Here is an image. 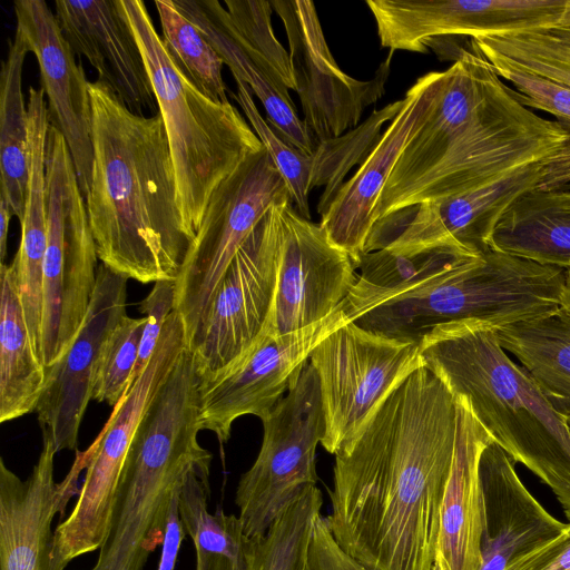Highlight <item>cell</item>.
Wrapping results in <instances>:
<instances>
[{
  "label": "cell",
  "mask_w": 570,
  "mask_h": 570,
  "mask_svg": "<svg viewBox=\"0 0 570 570\" xmlns=\"http://www.w3.org/2000/svg\"><path fill=\"white\" fill-rule=\"evenodd\" d=\"M456 435L453 394L415 370L335 454L325 519L337 544L368 570H433Z\"/></svg>",
  "instance_id": "obj_1"
},
{
  "label": "cell",
  "mask_w": 570,
  "mask_h": 570,
  "mask_svg": "<svg viewBox=\"0 0 570 570\" xmlns=\"http://www.w3.org/2000/svg\"><path fill=\"white\" fill-rule=\"evenodd\" d=\"M570 153V128L522 105L480 55L461 49L414 125L374 224L422 203L478 189L525 165Z\"/></svg>",
  "instance_id": "obj_2"
},
{
  "label": "cell",
  "mask_w": 570,
  "mask_h": 570,
  "mask_svg": "<svg viewBox=\"0 0 570 570\" xmlns=\"http://www.w3.org/2000/svg\"><path fill=\"white\" fill-rule=\"evenodd\" d=\"M92 167L86 207L101 264L148 284L176 279L193 239L177 202L164 121L131 111L104 82H89Z\"/></svg>",
  "instance_id": "obj_3"
},
{
  "label": "cell",
  "mask_w": 570,
  "mask_h": 570,
  "mask_svg": "<svg viewBox=\"0 0 570 570\" xmlns=\"http://www.w3.org/2000/svg\"><path fill=\"white\" fill-rule=\"evenodd\" d=\"M424 366L463 399L493 441L550 488L570 522V426L479 321L440 325L420 342Z\"/></svg>",
  "instance_id": "obj_4"
},
{
  "label": "cell",
  "mask_w": 570,
  "mask_h": 570,
  "mask_svg": "<svg viewBox=\"0 0 570 570\" xmlns=\"http://www.w3.org/2000/svg\"><path fill=\"white\" fill-rule=\"evenodd\" d=\"M140 48L164 121L187 235L195 239L218 186L262 141L230 102L200 91L174 65L140 0H120Z\"/></svg>",
  "instance_id": "obj_5"
},
{
  "label": "cell",
  "mask_w": 570,
  "mask_h": 570,
  "mask_svg": "<svg viewBox=\"0 0 570 570\" xmlns=\"http://www.w3.org/2000/svg\"><path fill=\"white\" fill-rule=\"evenodd\" d=\"M198 404L163 389L149 403L120 474L108 535L89 570H144L163 544L174 497L194 470L210 471L212 454L197 439Z\"/></svg>",
  "instance_id": "obj_6"
},
{
  "label": "cell",
  "mask_w": 570,
  "mask_h": 570,
  "mask_svg": "<svg viewBox=\"0 0 570 570\" xmlns=\"http://www.w3.org/2000/svg\"><path fill=\"white\" fill-rule=\"evenodd\" d=\"M563 285V268L492 248L353 322L373 334L420 344L440 325L479 321L498 330L557 312Z\"/></svg>",
  "instance_id": "obj_7"
},
{
  "label": "cell",
  "mask_w": 570,
  "mask_h": 570,
  "mask_svg": "<svg viewBox=\"0 0 570 570\" xmlns=\"http://www.w3.org/2000/svg\"><path fill=\"white\" fill-rule=\"evenodd\" d=\"M46 179L41 362L48 368L68 352L82 326L99 259L70 150L62 134L51 125Z\"/></svg>",
  "instance_id": "obj_8"
},
{
  "label": "cell",
  "mask_w": 570,
  "mask_h": 570,
  "mask_svg": "<svg viewBox=\"0 0 570 570\" xmlns=\"http://www.w3.org/2000/svg\"><path fill=\"white\" fill-rule=\"evenodd\" d=\"M188 347L183 317L174 311L145 371L134 381L89 446L90 456L71 513L53 531V563L100 549L108 535L122 466L137 428L155 394Z\"/></svg>",
  "instance_id": "obj_9"
},
{
  "label": "cell",
  "mask_w": 570,
  "mask_h": 570,
  "mask_svg": "<svg viewBox=\"0 0 570 570\" xmlns=\"http://www.w3.org/2000/svg\"><path fill=\"white\" fill-rule=\"evenodd\" d=\"M263 442L240 476L235 503L245 533L263 537L307 485H316V446L325 434L320 382L306 362L286 394L261 420Z\"/></svg>",
  "instance_id": "obj_10"
},
{
  "label": "cell",
  "mask_w": 570,
  "mask_h": 570,
  "mask_svg": "<svg viewBox=\"0 0 570 570\" xmlns=\"http://www.w3.org/2000/svg\"><path fill=\"white\" fill-rule=\"evenodd\" d=\"M287 198L288 189L265 148L247 157L212 195L176 278L175 311L184 320L187 341L240 246L267 210Z\"/></svg>",
  "instance_id": "obj_11"
},
{
  "label": "cell",
  "mask_w": 570,
  "mask_h": 570,
  "mask_svg": "<svg viewBox=\"0 0 570 570\" xmlns=\"http://www.w3.org/2000/svg\"><path fill=\"white\" fill-rule=\"evenodd\" d=\"M308 362L320 382L325 420L321 444L334 455L396 386L424 366L420 344L373 334L354 322L326 336Z\"/></svg>",
  "instance_id": "obj_12"
},
{
  "label": "cell",
  "mask_w": 570,
  "mask_h": 570,
  "mask_svg": "<svg viewBox=\"0 0 570 570\" xmlns=\"http://www.w3.org/2000/svg\"><path fill=\"white\" fill-rule=\"evenodd\" d=\"M277 265V232L269 208L230 262L188 340L200 380L249 353L265 335L274 334Z\"/></svg>",
  "instance_id": "obj_13"
},
{
  "label": "cell",
  "mask_w": 570,
  "mask_h": 570,
  "mask_svg": "<svg viewBox=\"0 0 570 570\" xmlns=\"http://www.w3.org/2000/svg\"><path fill=\"white\" fill-rule=\"evenodd\" d=\"M289 46L303 121L314 142L336 138L360 125L365 109L385 94L394 52L368 80L346 75L334 59L309 0H273Z\"/></svg>",
  "instance_id": "obj_14"
},
{
  "label": "cell",
  "mask_w": 570,
  "mask_h": 570,
  "mask_svg": "<svg viewBox=\"0 0 570 570\" xmlns=\"http://www.w3.org/2000/svg\"><path fill=\"white\" fill-rule=\"evenodd\" d=\"M556 188H570V153L517 168L478 189L406 208L385 248L454 246L481 255L493 248L497 224L514 202L535 189Z\"/></svg>",
  "instance_id": "obj_15"
},
{
  "label": "cell",
  "mask_w": 570,
  "mask_h": 570,
  "mask_svg": "<svg viewBox=\"0 0 570 570\" xmlns=\"http://www.w3.org/2000/svg\"><path fill=\"white\" fill-rule=\"evenodd\" d=\"M343 305L304 330L265 335L249 353L200 380L199 430L212 431L225 443L238 417L255 415L263 420L286 394L313 350L352 322Z\"/></svg>",
  "instance_id": "obj_16"
},
{
  "label": "cell",
  "mask_w": 570,
  "mask_h": 570,
  "mask_svg": "<svg viewBox=\"0 0 570 570\" xmlns=\"http://www.w3.org/2000/svg\"><path fill=\"white\" fill-rule=\"evenodd\" d=\"M278 242L275 335L304 330L336 312L357 281L351 257L335 246L321 224L298 214L291 198L275 203Z\"/></svg>",
  "instance_id": "obj_17"
},
{
  "label": "cell",
  "mask_w": 570,
  "mask_h": 570,
  "mask_svg": "<svg viewBox=\"0 0 570 570\" xmlns=\"http://www.w3.org/2000/svg\"><path fill=\"white\" fill-rule=\"evenodd\" d=\"M128 278L99 264L96 287L82 326L68 352L46 368L36 413L42 438L55 451L76 450L80 423L92 399V376L100 346L126 314Z\"/></svg>",
  "instance_id": "obj_18"
},
{
  "label": "cell",
  "mask_w": 570,
  "mask_h": 570,
  "mask_svg": "<svg viewBox=\"0 0 570 570\" xmlns=\"http://www.w3.org/2000/svg\"><path fill=\"white\" fill-rule=\"evenodd\" d=\"M13 7L16 30L38 61L49 122L66 139L86 199L94 158L89 81L46 1L16 0Z\"/></svg>",
  "instance_id": "obj_19"
},
{
  "label": "cell",
  "mask_w": 570,
  "mask_h": 570,
  "mask_svg": "<svg viewBox=\"0 0 570 570\" xmlns=\"http://www.w3.org/2000/svg\"><path fill=\"white\" fill-rule=\"evenodd\" d=\"M52 443L43 439L42 450L27 480H21L0 459V569L58 570L53 563L52 521L63 515L89 454L77 451L62 482L55 481Z\"/></svg>",
  "instance_id": "obj_20"
},
{
  "label": "cell",
  "mask_w": 570,
  "mask_h": 570,
  "mask_svg": "<svg viewBox=\"0 0 570 570\" xmlns=\"http://www.w3.org/2000/svg\"><path fill=\"white\" fill-rule=\"evenodd\" d=\"M55 14L75 56L135 114L158 112L140 48L120 0H57Z\"/></svg>",
  "instance_id": "obj_21"
},
{
  "label": "cell",
  "mask_w": 570,
  "mask_h": 570,
  "mask_svg": "<svg viewBox=\"0 0 570 570\" xmlns=\"http://www.w3.org/2000/svg\"><path fill=\"white\" fill-rule=\"evenodd\" d=\"M441 79L442 71H430L416 79L379 144L342 185L321 216L320 224L328 239L351 257L355 267L374 225L373 215L381 193L414 125L433 100Z\"/></svg>",
  "instance_id": "obj_22"
},
{
  "label": "cell",
  "mask_w": 570,
  "mask_h": 570,
  "mask_svg": "<svg viewBox=\"0 0 570 570\" xmlns=\"http://www.w3.org/2000/svg\"><path fill=\"white\" fill-rule=\"evenodd\" d=\"M485 527L479 570H505L519 557L562 533L568 523L552 514L519 478L513 460L493 441L480 459Z\"/></svg>",
  "instance_id": "obj_23"
},
{
  "label": "cell",
  "mask_w": 570,
  "mask_h": 570,
  "mask_svg": "<svg viewBox=\"0 0 570 570\" xmlns=\"http://www.w3.org/2000/svg\"><path fill=\"white\" fill-rule=\"evenodd\" d=\"M458 435L440 515L433 570H479L485 527L480 459L492 436L468 403L454 396Z\"/></svg>",
  "instance_id": "obj_24"
},
{
  "label": "cell",
  "mask_w": 570,
  "mask_h": 570,
  "mask_svg": "<svg viewBox=\"0 0 570 570\" xmlns=\"http://www.w3.org/2000/svg\"><path fill=\"white\" fill-rule=\"evenodd\" d=\"M174 7L194 22L217 51L235 80L246 83L262 102L268 125L286 142L313 155L317 145L297 116L288 89L272 73L265 61L240 42L226 8L218 0H171Z\"/></svg>",
  "instance_id": "obj_25"
},
{
  "label": "cell",
  "mask_w": 570,
  "mask_h": 570,
  "mask_svg": "<svg viewBox=\"0 0 570 570\" xmlns=\"http://www.w3.org/2000/svg\"><path fill=\"white\" fill-rule=\"evenodd\" d=\"M478 255L454 246H435L412 252L383 248L363 253L361 271L344 301V312L353 320L392 298L426 287L449 271Z\"/></svg>",
  "instance_id": "obj_26"
},
{
  "label": "cell",
  "mask_w": 570,
  "mask_h": 570,
  "mask_svg": "<svg viewBox=\"0 0 570 570\" xmlns=\"http://www.w3.org/2000/svg\"><path fill=\"white\" fill-rule=\"evenodd\" d=\"M493 248L570 268V188L535 189L521 196L497 224Z\"/></svg>",
  "instance_id": "obj_27"
},
{
  "label": "cell",
  "mask_w": 570,
  "mask_h": 570,
  "mask_svg": "<svg viewBox=\"0 0 570 570\" xmlns=\"http://www.w3.org/2000/svg\"><path fill=\"white\" fill-rule=\"evenodd\" d=\"M0 422L36 411L46 382L24 320L16 268L0 265Z\"/></svg>",
  "instance_id": "obj_28"
},
{
  "label": "cell",
  "mask_w": 570,
  "mask_h": 570,
  "mask_svg": "<svg viewBox=\"0 0 570 570\" xmlns=\"http://www.w3.org/2000/svg\"><path fill=\"white\" fill-rule=\"evenodd\" d=\"M209 471L194 470L179 495V514L196 552V570H254L255 539L240 519L208 510Z\"/></svg>",
  "instance_id": "obj_29"
},
{
  "label": "cell",
  "mask_w": 570,
  "mask_h": 570,
  "mask_svg": "<svg viewBox=\"0 0 570 570\" xmlns=\"http://www.w3.org/2000/svg\"><path fill=\"white\" fill-rule=\"evenodd\" d=\"M501 346L515 356L549 401L570 414V320L559 312L497 330Z\"/></svg>",
  "instance_id": "obj_30"
},
{
  "label": "cell",
  "mask_w": 570,
  "mask_h": 570,
  "mask_svg": "<svg viewBox=\"0 0 570 570\" xmlns=\"http://www.w3.org/2000/svg\"><path fill=\"white\" fill-rule=\"evenodd\" d=\"M28 52L16 30L0 73V197L19 222L24 215L29 180V115L22 94Z\"/></svg>",
  "instance_id": "obj_31"
},
{
  "label": "cell",
  "mask_w": 570,
  "mask_h": 570,
  "mask_svg": "<svg viewBox=\"0 0 570 570\" xmlns=\"http://www.w3.org/2000/svg\"><path fill=\"white\" fill-rule=\"evenodd\" d=\"M322 505L321 490L305 487L267 532L255 539L254 570H314L309 551Z\"/></svg>",
  "instance_id": "obj_32"
},
{
  "label": "cell",
  "mask_w": 570,
  "mask_h": 570,
  "mask_svg": "<svg viewBox=\"0 0 570 570\" xmlns=\"http://www.w3.org/2000/svg\"><path fill=\"white\" fill-rule=\"evenodd\" d=\"M163 43L174 65L200 91L217 102H229L223 79L224 61L197 26L171 0L155 1Z\"/></svg>",
  "instance_id": "obj_33"
},
{
  "label": "cell",
  "mask_w": 570,
  "mask_h": 570,
  "mask_svg": "<svg viewBox=\"0 0 570 570\" xmlns=\"http://www.w3.org/2000/svg\"><path fill=\"white\" fill-rule=\"evenodd\" d=\"M404 100H396L372 114L357 127L347 132L320 142L313 154L314 175L313 188L324 187L317 210L322 216L333 198L345 183L348 171L362 164L382 138L381 130L385 122L393 120Z\"/></svg>",
  "instance_id": "obj_34"
},
{
  "label": "cell",
  "mask_w": 570,
  "mask_h": 570,
  "mask_svg": "<svg viewBox=\"0 0 570 570\" xmlns=\"http://www.w3.org/2000/svg\"><path fill=\"white\" fill-rule=\"evenodd\" d=\"M470 45L500 53L523 70L570 87V47L547 28L483 35Z\"/></svg>",
  "instance_id": "obj_35"
},
{
  "label": "cell",
  "mask_w": 570,
  "mask_h": 570,
  "mask_svg": "<svg viewBox=\"0 0 570 570\" xmlns=\"http://www.w3.org/2000/svg\"><path fill=\"white\" fill-rule=\"evenodd\" d=\"M235 81L237 91L232 92V97L243 109L250 127L269 154L284 179L296 210L301 216L311 219L308 198L313 189L314 156L302 153L284 141L261 115L249 87L240 80Z\"/></svg>",
  "instance_id": "obj_36"
},
{
  "label": "cell",
  "mask_w": 570,
  "mask_h": 570,
  "mask_svg": "<svg viewBox=\"0 0 570 570\" xmlns=\"http://www.w3.org/2000/svg\"><path fill=\"white\" fill-rule=\"evenodd\" d=\"M146 317L125 315L104 340L92 376V399L115 406L132 382Z\"/></svg>",
  "instance_id": "obj_37"
},
{
  "label": "cell",
  "mask_w": 570,
  "mask_h": 570,
  "mask_svg": "<svg viewBox=\"0 0 570 570\" xmlns=\"http://www.w3.org/2000/svg\"><path fill=\"white\" fill-rule=\"evenodd\" d=\"M230 23L240 42L258 55L272 73L288 89L296 90L289 52L277 40L272 27L271 1L225 0Z\"/></svg>",
  "instance_id": "obj_38"
},
{
  "label": "cell",
  "mask_w": 570,
  "mask_h": 570,
  "mask_svg": "<svg viewBox=\"0 0 570 570\" xmlns=\"http://www.w3.org/2000/svg\"><path fill=\"white\" fill-rule=\"evenodd\" d=\"M471 51L482 56L500 78L513 85L523 106L546 111L570 128V87L523 70L498 52L472 45Z\"/></svg>",
  "instance_id": "obj_39"
},
{
  "label": "cell",
  "mask_w": 570,
  "mask_h": 570,
  "mask_svg": "<svg viewBox=\"0 0 570 570\" xmlns=\"http://www.w3.org/2000/svg\"><path fill=\"white\" fill-rule=\"evenodd\" d=\"M176 279H161L154 284L151 292L140 304L146 316L138 360L134 370L132 382L147 367L160 338L169 315L175 311ZM131 382V383H132Z\"/></svg>",
  "instance_id": "obj_40"
},
{
  "label": "cell",
  "mask_w": 570,
  "mask_h": 570,
  "mask_svg": "<svg viewBox=\"0 0 570 570\" xmlns=\"http://www.w3.org/2000/svg\"><path fill=\"white\" fill-rule=\"evenodd\" d=\"M309 560L314 570H368L337 544L322 514L315 521Z\"/></svg>",
  "instance_id": "obj_41"
},
{
  "label": "cell",
  "mask_w": 570,
  "mask_h": 570,
  "mask_svg": "<svg viewBox=\"0 0 570 570\" xmlns=\"http://www.w3.org/2000/svg\"><path fill=\"white\" fill-rule=\"evenodd\" d=\"M505 570H570V522L562 533L513 560Z\"/></svg>",
  "instance_id": "obj_42"
},
{
  "label": "cell",
  "mask_w": 570,
  "mask_h": 570,
  "mask_svg": "<svg viewBox=\"0 0 570 570\" xmlns=\"http://www.w3.org/2000/svg\"><path fill=\"white\" fill-rule=\"evenodd\" d=\"M183 489V488H181ZM179 495L171 502L163 541L161 557L157 570H174L179 548L185 538V528L179 514Z\"/></svg>",
  "instance_id": "obj_43"
},
{
  "label": "cell",
  "mask_w": 570,
  "mask_h": 570,
  "mask_svg": "<svg viewBox=\"0 0 570 570\" xmlns=\"http://www.w3.org/2000/svg\"><path fill=\"white\" fill-rule=\"evenodd\" d=\"M13 214L3 198L0 197V265L4 264L10 220Z\"/></svg>",
  "instance_id": "obj_44"
},
{
  "label": "cell",
  "mask_w": 570,
  "mask_h": 570,
  "mask_svg": "<svg viewBox=\"0 0 570 570\" xmlns=\"http://www.w3.org/2000/svg\"><path fill=\"white\" fill-rule=\"evenodd\" d=\"M559 312L570 320V268L564 269V285L560 297Z\"/></svg>",
  "instance_id": "obj_45"
},
{
  "label": "cell",
  "mask_w": 570,
  "mask_h": 570,
  "mask_svg": "<svg viewBox=\"0 0 570 570\" xmlns=\"http://www.w3.org/2000/svg\"><path fill=\"white\" fill-rule=\"evenodd\" d=\"M547 30L570 47V27L556 24L547 28Z\"/></svg>",
  "instance_id": "obj_46"
},
{
  "label": "cell",
  "mask_w": 570,
  "mask_h": 570,
  "mask_svg": "<svg viewBox=\"0 0 570 570\" xmlns=\"http://www.w3.org/2000/svg\"><path fill=\"white\" fill-rule=\"evenodd\" d=\"M559 24L570 27V1H569L568 7H567V10H566V12L563 14V18H562V20H561V22Z\"/></svg>",
  "instance_id": "obj_47"
}]
</instances>
